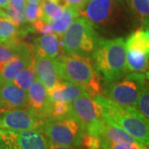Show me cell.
Here are the masks:
<instances>
[{
    "label": "cell",
    "mask_w": 149,
    "mask_h": 149,
    "mask_svg": "<svg viewBox=\"0 0 149 149\" xmlns=\"http://www.w3.org/2000/svg\"><path fill=\"white\" fill-rule=\"evenodd\" d=\"M79 15L108 37H122L131 29L125 8L118 0H89Z\"/></svg>",
    "instance_id": "obj_1"
},
{
    "label": "cell",
    "mask_w": 149,
    "mask_h": 149,
    "mask_svg": "<svg viewBox=\"0 0 149 149\" xmlns=\"http://www.w3.org/2000/svg\"><path fill=\"white\" fill-rule=\"evenodd\" d=\"M94 99L101 104L105 120L122 128L137 142L148 146V119L136 107L123 106L100 94Z\"/></svg>",
    "instance_id": "obj_2"
},
{
    "label": "cell",
    "mask_w": 149,
    "mask_h": 149,
    "mask_svg": "<svg viewBox=\"0 0 149 149\" xmlns=\"http://www.w3.org/2000/svg\"><path fill=\"white\" fill-rule=\"evenodd\" d=\"M56 64L61 80L84 87L91 98L100 94L101 78L89 56L65 54L56 59Z\"/></svg>",
    "instance_id": "obj_3"
},
{
    "label": "cell",
    "mask_w": 149,
    "mask_h": 149,
    "mask_svg": "<svg viewBox=\"0 0 149 149\" xmlns=\"http://www.w3.org/2000/svg\"><path fill=\"white\" fill-rule=\"evenodd\" d=\"M92 56L96 70L102 74L104 83L118 80L128 73L123 37L100 38Z\"/></svg>",
    "instance_id": "obj_4"
},
{
    "label": "cell",
    "mask_w": 149,
    "mask_h": 149,
    "mask_svg": "<svg viewBox=\"0 0 149 149\" xmlns=\"http://www.w3.org/2000/svg\"><path fill=\"white\" fill-rule=\"evenodd\" d=\"M101 37L90 22L83 17H76L61 37L65 54L89 56L94 52Z\"/></svg>",
    "instance_id": "obj_5"
},
{
    "label": "cell",
    "mask_w": 149,
    "mask_h": 149,
    "mask_svg": "<svg viewBox=\"0 0 149 149\" xmlns=\"http://www.w3.org/2000/svg\"><path fill=\"white\" fill-rule=\"evenodd\" d=\"M148 74L127 73L120 79L104 83L103 91L105 97L120 105L136 107L141 91L148 84Z\"/></svg>",
    "instance_id": "obj_6"
},
{
    "label": "cell",
    "mask_w": 149,
    "mask_h": 149,
    "mask_svg": "<svg viewBox=\"0 0 149 149\" xmlns=\"http://www.w3.org/2000/svg\"><path fill=\"white\" fill-rule=\"evenodd\" d=\"M47 138L49 143L63 146L79 147L84 134L85 127L72 116L61 118H47L38 129Z\"/></svg>",
    "instance_id": "obj_7"
},
{
    "label": "cell",
    "mask_w": 149,
    "mask_h": 149,
    "mask_svg": "<svg viewBox=\"0 0 149 149\" xmlns=\"http://www.w3.org/2000/svg\"><path fill=\"white\" fill-rule=\"evenodd\" d=\"M126 64L131 72H148L149 58V32L138 29L125 40Z\"/></svg>",
    "instance_id": "obj_8"
},
{
    "label": "cell",
    "mask_w": 149,
    "mask_h": 149,
    "mask_svg": "<svg viewBox=\"0 0 149 149\" xmlns=\"http://www.w3.org/2000/svg\"><path fill=\"white\" fill-rule=\"evenodd\" d=\"M49 141L38 130L13 132L0 129V149H48Z\"/></svg>",
    "instance_id": "obj_9"
},
{
    "label": "cell",
    "mask_w": 149,
    "mask_h": 149,
    "mask_svg": "<svg viewBox=\"0 0 149 149\" xmlns=\"http://www.w3.org/2000/svg\"><path fill=\"white\" fill-rule=\"evenodd\" d=\"M42 122L28 108L17 109L1 114L0 129L13 132L38 130Z\"/></svg>",
    "instance_id": "obj_10"
},
{
    "label": "cell",
    "mask_w": 149,
    "mask_h": 149,
    "mask_svg": "<svg viewBox=\"0 0 149 149\" xmlns=\"http://www.w3.org/2000/svg\"><path fill=\"white\" fill-rule=\"evenodd\" d=\"M70 116L88 128L103 118V108L95 99L88 95L80 96L70 103Z\"/></svg>",
    "instance_id": "obj_11"
},
{
    "label": "cell",
    "mask_w": 149,
    "mask_h": 149,
    "mask_svg": "<svg viewBox=\"0 0 149 149\" xmlns=\"http://www.w3.org/2000/svg\"><path fill=\"white\" fill-rule=\"evenodd\" d=\"M27 98L28 109L38 118L42 120L49 118L51 103L48 98V91L37 77L27 91Z\"/></svg>",
    "instance_id": "obj_12"
},
{
    "label": "cell",
    "mask_w": 149,
    "mask_h": 149,
    "mask_svg": "<svg viewBox=\"0 0 149 149\" xmlns=\"http://www.w3.org/2000/svg\"><path fill=\"white\" fill-rule=\"evenodd\" d=\"M86 133L100 139L112 143H135L137 142L122 128L108 122L104 118L85 129Z\"/></svg>",
    "instance_id": "obj_13"
},
{
    "label": "cell",
    "mask_w": 149,
    "mask_h": 149,
    "mask_svg": "<svg viewBox=\"0 0 149 149\" xmlns=\"http://www.w3.org/2000/svg\"><path fill=\"white\" fill-rule=\"evenodd\" d=\"M28 108L27 91L13 82L3 83L0 91V114L17 109Z\"/></svg>",
    "instance_id": "obj_14"
},
{
    "label": "cell",
    "mask_w": 149,
    "mask_h": 149,
    "mask_svg": "<svg viewBox=\"0 0 149 149\" xmlns=\"http://www.w3.org/2000/svg\"><path fill=\"white\" fill-rule=\"evenodd\" d=\"M36 77L49 91L61 82L57 70L56 59L35 56Z\"/></svg>",
    "instance_id": "obj_15"
},
{
    "label": "cell",
    "mask_w": 149,
    "mask_h": 149,
    "mask_svg": "<svg viewBox=\"0 0 149 149\" xmlns=\"http://www.w3.org/2000/svg\"><path fill=\"white\" fill-rule=\"evenodd\" d=\"M48 91L50 103L70 104L80 96L88 95L84 87L69 82H61ZM89 96V95H88Z\"/></svg>",
    "instance_id": "obj_16"
},
{
    "label": "cell",
    "mask_w": 149,
    "mask_h": 149,
    "mask_svg": "<svg viewBox=\"0 0 149 149\" xmlns=\"http://www.w3.org/2000/svg\"><path fill=\"white\" fill-rule=\"evenodd\" d=\"M61 49V37L55 33L42 35L37 37L35 41V51L37 56L41 57L59 58Z\"/></svg>",
    "instance_id": "obj_17"
},
{
    "label": "cell",
    "mask_w": 149,
    "mask_h": 149,
    "mask_svg": "<svg viewBox=\"0 0 149 149\" xmlns=\"http://www.w3.org/2000/svg\"><path fill=\"white\" fill-rule=\"evenodd\" d=\"M34 58L33 53L28 54L17 56L8 62L0 64V78L3 83L13 82L17 74L31 64Z\"/></svg>",
    "instance_id": "obj_18"
},
{
    "label": "cell",
    "mask_w": 149,
    "mask_h": 149,
    "mask_svg": "<svg viewBox=\"0 0 149 149\" xmlns=\"http://www.w3.org/2000/svg\"><path fill=\"white\" fill-rule=\"evenodd\" d=\"M33 50L32 47L27 43L21 42L18 38L8 42H0V64L20 56L32 54Z\"/></svg>",
    "instance_id": "obj_19"
},
{
    "label": "cell",
    "mask_w": 149,
    "mask_h": 149,
    "mask_svg": "<svg viewBox=\"0 0 149 149\" xmlns=\"http://www.w3.org/2000/svg\"><path fill=\"white\" fill-rule=\"evenodd\" d=\"M79 14H80V10H78L75 8L68 6L64 8L61 16L50 22V24L52 27L54 33L61 37L74 19L78 17Z\"/></svg>",
    "instance_id": "obj_20"
},
{
    "label": "cell",
    "mask_w": 149,
    "mask_h": 149,
    "mask_svg": "<svg viewBox=\"0 0 149 149\" xmlns=\"http://www.w3.org/2000/svg\"><path fill=\"white\" fill-rule=\"evenodd\" d=\"M134 17L145 28L148 25L149 0H125Z\"/></svg>",
    "instance_id": "obj_21"
},
{
    "label": "cell",
    "mask_w": 149,
    "mask_h": 149,
    "mask_svg": "<svg viewBox=\"0 0 149 149\" xmlns=\"http://www.w3.org/2000/svg\"><path fill=\"white\" fill-rule=\"evenodd\" d=\"M35 79H36V69H35V58H34L31 64L17 74L16 77L13 80V83L17 87L21 88L22 90L27 91Z\"/></svg>",
    "instance_id": "obj_22"
},
{
    "label": "cell",
    "mask_w": 149,
    "mask_h": 149,
    "mask_svg": "<svg viewBox=\"0 0 149 149\" xmlns=\"http://www.w3.org/2000/svg\"><path fill=\"white\" fill-rule=\"evenodd\" d=\"M40 4L42 8L41 19L47 22L60 17L64 11V8L59 5L55 0H42Z\"/></svg>",
    "instance_id": "obj_23"
},
{
    "label": "cell",
    "mask_w": 149,
    "mask_h": 149,
    "mask_svg": "<svg viewBox=\"0 0 149 149\" xmlns=\"http://www.w3.org/2000/svg\"><path fill=\"white\" fill-rule=\"evenodd\" d=\"M19 27L10 20L0 17V42H8L17 38Z\"/></svg>",
    "instance_id": "obj_24"
},
{
    "label": "cell",
    "mask_w": 149,
    "mask_h": 149,
    "mask_svg": "<svg viewBox=\"0 0 149 149\" xmlns=\"http://www.w3.org/2000/svg\"><path fill=\"white\" fill-rule=\"evenodd\" d=\"M0 16L10 20L18 27L26 22L23 14V8H17L10 3L6 9H1Z\"/></svg>",
    "instance_id": "obj_25"
},
{
    "label": "cell",
    "mask_w": 149,
    "mask_h": 149,
    "mask_svg": "<svg viewBox=\"0 0 149 149\" xmlns=\"http://www.w3.org/2000/svg\"><path fill=\"white\" fill-rule=\"evenodd\" d=\"M23 14L25 21L33 23L42 18V8L40 3H26L23 7Z\"/></svg>",
    "instance_id": "obj_26"
},
{
    "label": "cell",
    "mask_w": 149,
    "mask_h": 149,
    "mask_svg": "<svg viewBox=\"0 0 149 149\" xmlns=\"http://www.w3.org/2000/svg\"><path fill=\"white\" fill-rule=\"evenodd\" d=\"M100 140V147L102 149H148L147 146L140 143L139 142L135 143H112L107 140Z\"/></svg>",
    "instance_id": "obj_27"
},
{
    "label": "cell",
    "mask_w": 149,
    "mask_h": 149,
    "mask_svg": "<svg viewBox=\"0 0 149 149\" xmlns=\"http://www.w3.org/2000/svg\"><path fill=\"white\" fill-rule=\"evenodd\" d=\"M70 116V104L67 103H51L49 118H61Z\"/></svg>",
    "instance_id": "obj_28"
},
{
    "label": "cell",
    "mask_w": 149,
    "mask_h": 149,
    "mask_svg": "<svg viewBox=\"0 0 149 149\" xmlns=\"http://www.w3.org/2000/svg\"><path fill=\"white\" fill-rule=\"evenodd\" d=\"M136 108L139 112L143 115L147 119L149 117V94H148V85H145L143 90L141 91L139 100L137 102Z\"/></svg>",
    "instance_id": "obj_29"
},
{
    "label": "cell",
    "mask_w": 149,
    "mask_h": 149,
    "mask_svg": "<svg viewBox=\"0 0 149 149\" xmlns=\"http://www.w3.org/2000/svg\"><path fill=\"white\" fill-rule=\"evenodd\" d=\"M81 145L85 149H100V140L98 137L85 133L82 138Z\"/></svg>",
    "instance_id": "obj_30"
},
{
    "label": "cell",
    "mask_w": 149,
    "mask_h": 149,
    "mask_svg": "<svg viewBox=\"0 0 149 149\" xmlns=\"http://www.w3.org/2000/svg\"><path fill=\"white\" fill-rule=\"evenodd\" d=\"M32 24H33V29L36 32H39L40 34L45 35V34L54 33L52 27L50 24V22L44 21L42 19H38L36 22H34Z\"/></svg>",
    "instance_id": "obj_31"
},
{
    "label": "cell",
    "mask_w": 149,
    "mask_h": 149,
    "mask_svg": "<svg viewBox=\"0 0 149 149\" xmlns=\"http://www.w3.org/2000/svg\"><path fill=\"white\" fill-rule=\"evenodd\" d=\"M63 1H65L68 6L75 8L80 11L89 0H63Z\"/></svg>",
    "instance_id": "obj_32"
},
{
    "label": "cell",
    "mask_w": 149,
    "mask_h": 149,
    "mask_svg": "<svg viewBox=\"0 0 149 149\" xmlns=\"http://www.w3.org/2000/svg\"><path fill=\"white\" fill-rule=\"evenodd\" d=\"M48 149H79L77 147H71V146H63V145H57V144L49 143Z\"/></svg>",
    "instance_id": "obj_33"
},
{
    "label": "cell",
    "mask_w": 149,
    "mask_h": 149,
    "mask_svg": "<svg viewBox=\"0 0 149 149\" xmlns=\"http://www.w3.org/2000/svg\"><path fill=\"white\" fill-rule=\"evenodd\" d=\"M9 3L17 8H23L26 3V0H9Z\"/></svg>",
    "instance_id": "obj_34"
},
{
    "label": "cell",
    "mask_w": 149,
    "mask_h": 149,
    "mask_svg": "<svg viewBox=\"0 0 149 149\" xmlns=\"http://www.w3.org/2000/svg\"><path fill=\"white\" fill-rule=\"evenodd\" d=\"M9 5V0H0V8L6 9Z\"/></svg>",
    "instance_id": "obj_35"
},
{
    "label": "cell",
    "mask_w": 149,
    "mask_h": 149,
    "mask_svg": "<svg viewBox=\"0 0 149 149\" xmlns=\"http://www.w3.org/2000/svg\"><path fill=\"white\" fill-rule=\"evenodd\" d=\"M27 3H40L42 0H26Z\"/></svg>",
    "instance_id": "obj_36"
},
{
    "label": "cell",
    "mask_w": 149,
    "mask_h": 149,
    "mask_svg": "<svg viewBox=\"0 0 149 149\" xmlns=\"http://www.w3.org/2000/svg\"><path fill=\"white\" fill-rule=\"evenodd\" d=\"M3 85V81L2 80V79L0 78V91H1V89H2V86Z\"/></svg>",
    "instance_id": "obj_37"
},
{
    "label": "cell",
    "mask_w": 149,
    "mask_h": 149,
    "mask_svg": "<svg viewBox=\"0 0 149 149\" xmlns=\"http://www.w3.org/2000/svg\"><path fill=\"white\" fill-rule=\"evenodd\" d=\"M0 9H1V8H0Z\"/></svg>",
    "instance_id": "obj_38"
}]
</instances>
